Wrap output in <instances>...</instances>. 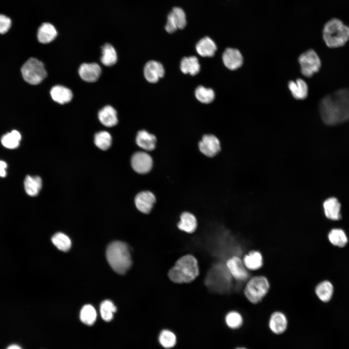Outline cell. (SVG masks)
Instances as JSON below:
<instances>
[{"label":"cell","instance_id":"cell-38","mask_svg":"<svg viewBox=\"0 0 349 349\" xmlns=\"http://www.w3.org/2000/svg\"><path fill=\"white\" fill-rule=\"evenodd\" d=\"M159 342L166 349H170L175 345L176 336L171 331L168 330H162L159 335Z\"/></svg>","mask_w":349,"mask_h":349},{"label":"cell","instance_id":"cell-31","mask_svg":"<svg viewBox=\"0 0 349 349\" xmlns=\"http://www.w3.org/2000/svg\"><path fill=\"white\" fill-rule=\"evenodd\" d=\"M195 96L197 99L201 103L208 104L214 100L215 93L212 89L200 85L196 88Z\"/></svg>","mask_w":349,"mask_h":349},{"label":"cell","instance_id":"cell-24","mask_svg":"<svg viewBox=\"0 0 349 349\" xmlns=\"http://www.w3.org/2000/svg\"><path fill=\"white\" fill-rule=\"evenodd\" d=\"M180 68L184 74L194 76L200 71V64L196 57L194 56L186 57L182 59Z\"/></svg>","mask_w":349,"mask_h":349},{"label":"cell","instance_id":"cell-30","mask_svg":"<svg viewBox=\"0 0 349 349\" xmlns=\"http://www.w3.org/2000/svg\"><path fill=\"white\" fill-rule=\"evenodd\" d=\"M21 139L20 133L16 130H13L2 136L1 138V143L5 147L14 149L19 146Z\"/></svg>","mask_w":349,"mask_h":349},{"label":"cell","instance_id":"cell-28","mask_svg":"<svg viewBox=\"0 0 349 349\" xmlns=\"http://www.w3.org/2000/svg\"><path fill=\"white\" fill-rule=\"evenodd\" d=\"M333 291V285L328 281H324L319 283L315 288L316 294L323 302H328L331 300Z\"/></svg>","mask_w":349,"mask_h":349},{"label":"cell","instance_id":"cell-14","mask_svg":"<svg viewBox=\"0 0 349 349\" xmlns=\"http://www.w3.org/2000/svg\"><path fill=\"white\" fill-rule=\"evenodd\" d=\"M288 320L286 315L282 312H272L269 320V327L271 331L276 334L283 333L287 329Z\"/></svg>","mask_w":349,"mask_h":349},{"label":"cell","instance_id":"cell-40","mask_svg":"<svg viewBox=\"0 0 349 349\" xmlns=\"http://www.w3.org/2000/svg\"><path fill=\"white\" fill-rule=\"evenodd\" d=\"M7 167V163L5 161L0 160V177H4L6 176Z\"/></svg>","mask_w":349,"mask_h":349},{"label":"cell","instance_id":"cell-42","mask_svg":"<svg viewBox=\"0 0 349 349\" xmlns=\"http://www.w3.org/2000/svg\"><path fill=\"white\" fill-rule=\"evenodd\" d=\"M235 349H246V348H244V347H238V348H237Z\"/></svg>","mask_w":349,"mask_h":349},{"label":"cell","instance_id":"cell-1","mask_svg":"<svg viewBox=\"0 0 349 349\" xmlns=\"http://www.w3.org/2000/svg\"><path fill=\"white\" fill-rule=\"evenodd\" d=\"M319 112L327 125H335L349 120V89L337 90L321 100Z\"/></svg>","mask_w":349,"mask_h":349},{"label":"cell","instance_id":"cell-12","mask_svg":"<svg viewBox=\"0 0 349 349\" xmlns=\"http://www.w3.org/2000/svg\"><path fill=\"white\" fill-rule=\"evenodd\" d=\"M143 74L147 81L155 83L164 76L165 70L161 63L151 60L145 63L143 68Z\"/></svg>","mask_w":349,"mask_h":349},{"label":"cell","instance_id":"cell-5","mask_svg":"<svg viewBox=\"0 0 349 349\" xmlns=\"http://www.w3.org/2000/svg\"><path fill=\"white\" fill-rule=\"evenodd\" d=\"M270 283L264 275H252L246 282L243 294L246 299L251 303L256 304L262 301L270 289Z\"/></svg>","mask_w":349,"mask_h":349},{"label":"cell","instance_id":"cell-6","mask_svg":"<svg viewBox=\"0 0 349 349\" xmlns=\"http://www.w3.org/2000/svg\"><path fill=\"white\" fill-rule=\"evenodd\" d=\"M21 72L24 79L32 85L41 82L47 75L43 63L34 58H30L23 64Z\"/></svg>","mask_w":349,"mask_h":349},{"label":"cell","instance_id":"cell-41","mask_svg":"<svg viewBox=\"0 0 349 349\" xmlns=\"http://www.w3.org/2000/svg\"><path fill=\"white\" fill-rule=\"evenodd\" d=\"M6 349H22V348L17 345L13 344L8 346Z\"/></svg>","mask_w":349,"mask_h":349},{"label":"cell","instance_id":"cell-15","mask_svg":"<svg viewBox=\"0 0 349 349\" xmlns=\"http://www.w3.org/2000/svg\"><path fill=\"white\" fill-rule=\"evenodd\" d=\"M224 65L231 70H236L240 67L243 63V57L240 52L236 48H227L222 56Z\"/></svg>","mask_w":349,"mask_h":349},{"label":"cell","instance_id":"cell-21","mask_svg":"<svg viewBox=\"0 0 349 349\" xmlns=\"http://www.w3.org/2000/svg\"><path fill=\"white\" fill-rule=\"evenodd\" d=\"M50 95L54 101L61 104L70 102L73 97L72 91L60 85H55L51 88Z\"/></svg>","mask_w":349,"mask_h":349},{"label":"cell","instance_id":"cell-17","mask_svg":"<svg viewBox=\"0 0 349 349\" xmlns=\"http://www.w3.org/2000/svg\"><path fill=\"white\" fill-rule=\"evenodd\" d=\"M101 73L100 67L95 63H82L79 69L80 78L83 80L89 82L96 81L99 78Z\"/></svg>","mask_w":349,"mask_h":349},{"label":"cell","instance_id":"cell-22","mask_svg":"<svg viewBox=\"0 0 349 349\" xmlns=\"http://www.w3.org/2000/svg\"><path fill=\"white\" fill-rule=\"evenodd\" d=\"M323 208L325 214L328 219L336 221L341 218V205L336 198L327 199L323 203Z\"/></svg>","mask_w":349,"mask_h":349},{"label":"cell","instance_id":"cell-39","mask_svg":"<svg viewBox=\"0 0 349 349\" xmlns=\"http://www.w3.org/2000/svg\"><path fill=\"white\" fill-rule=\"evenodd\" d=\"M12 24L10 18L4 15L0 14V33L4 34L11 28Z\"/></svg>","mask_w":349,"mask_h":349},{"label":"cell","instance_id":"cell-13","mask_svg":"<svg viewBox=\"0 0 349 349\" xmlns=\"http://www.w3.org/2000/svg\"><path fill=\"white\" fill-rule=\"evenodd\" d=\"M242 259L246 268L251 272L258 270L264 264L262 253L256 250L249 251L243 255Z\"/></svg>","mask_w":349,"mask_h":349},{"label":"cell","instance_id":"cell-9","mask_svg":"<svg viewBox=\"0 0 349 349\" xmlns=\"http://www.w3.org/2000/svg\"><path fill=\"white\" fill-rule=\"evenodd\" d=\"M186 25L187 17L184 10L181 7H174L167 15L164 28L167 32L172 33L178 29H183Z\"/></svg>","mask_w":349,"mask_h":349},{"label":"cell","instance_id":"cell-8","mask_svg":"<svg viewBox=\"0 0 349 349\" xmlns=\"http://www.w3.org/2000/svg\"><path fill=\"white\" fill-rule=\"evenodd\" d=\"M298 60L301 73L307 77H310L317 72L321 66L320 60L313 49H309L302 53Z\"/></svg>","mask_w":349,"mask_h":349},{"label":"cell","instance_id":"cell-35","mask_svg":"<svg viewBox=\"0 0 349 349\" xmlns=\"http://www.w3.org/2000/svg\"><path fill=\"white\" fill-rule=\"evenodd\" d=\"M94 142L96 146L99 149L106 150L111 146L112 138L109 132L106 131H102L95 134Z\"/></svg>","mask_w":349,"mask_h":349},{"label":"cell","instance_id":"cell-33","mask_svg":"<svg viewBox=\"0 0 349 349\" xmlns=\"http://www.w3.org/2000/svg\"><path fill=\"white\" fill-rule=\"evenodd\" d=\"M328 238L333 245L339 247L345 246L348 242L347 237L341 229H332L328 234Z\"/></svg>","mask_w":349,"mask_h":349},{"label":"cell","instance_id":"cell-36","mask_svg":"<svg viewBox=\"0 0 349 349\" xmlns=\"http://www.w3.org/2000/svg\"><path fill=\"white\" fill-rule=\"evenodd\" d=\"M96 318V313L94 307L90 305H84L80 312V319L84 324L92 325L95 322Z\"/></svg>","mask_w":349,"mask_h":349},{"label":"cell","instance_id":"cell-27","mask_svg":"<svg viewBox=\"0 0 349 349\" xmlns=\"http://www.w3.org/2000/svg\"><path fill=\"white\" fill-rule=\"evenodd\" d=\"M197 220L191 213L185 212L180 216V220L178 224L179 229L187 233L193 232L197 227Z\"/></svg>","mask_w":349,"mask_h":349},{"label":"cell","instance_id":"cell-10","mask_svg":"<svg viewBox=\"0 0 349 349\" xmlns=\"http://www.w3.org/2000/svg\"><path fill=\"white\" fill-rule=\"evenodd\" d=\"M131 164L133 169L139 174L149 172L153 165L151 157L145 152H137L131 158Z\"/></svg>","mask_w":349,"mask_h":349},{"label":"cell","instance_id":"cell-3","mask_svg":"<svg viewBox=\"0 0 349 349\" xmlns=\"http://www.w3.org/2000/svg\"><path fill=\"white\" fill-rule=\"evenodd\" d=\"M199 274L196 259L188 254L180 258L169 270L168 276L176 283H187L193 281Z\"/></svg>","mask_w":349,"mask_h":349},{"label":"cell","instance_id":"cell-16","mask_svg":"<svg viewBox=\"0 0 349 349\" xmlns=\"http://www.w3.org/2000/svg\"><path fill=\"white\" fill-rule=\"evenodd\" d=\"M156 202L154 194L149 191H143L137 194L135 198V204L137 208L141 212L149 213Z\"/></svg>","mask_w":349,"mask_h":349},{"label":"cell","instance_id":"cell-32","mask_svg":"<svg viewBox=\"0 0 349 349\" xmlns=\"http://www.w3.org/2000/svg\"><path fill=\"white\" fill-rule=\"evenodd\" d=\"M53 244L60 250L67 252L71 248V241L68 236L63 233L55 234L51 238Z\"/></svg>","mask_w":349,"mask_h":349},{"label":"cell","instance_id":"cell-34","mask_svg":"<svg viewBox=\"0 0 349 349\" xmlns=\"http://www.w3.org/2000/svg\"><path fill=\"white\" fill-rule=\"evenodd\" d=\"M225 321L227 326L232 329L239 328L243 324L242 315L238 311H229L225 316Z\"/></svg>","mask_w":349,"mask_h":349},{"label":"cell","instance_id":"cell-29","mask_svg":"<svg viewBox=\"0 0 349 349\" xmlns=\"http://www.w3.org/2000/svg\"><path fill=\"white\" fill-rule=\"evenodd\" d=\"M101 63L107 66L114 65L117 62V55L115 48L110 44H105L102 47Z\"/></svg>","mask_w":349,"mask_h":349},{"label":"cell","instance_id":"cell-7","mask_svg":"<svg viewBox=\"0 0 349 349\" xmlns=\"http://www.w3.org/2000/svg\"><path fill=\"white\" fill-rule=\"evenodd\" d=\"M226 267L236 281L245 283L252 276L251 272L245 267L242 258L237 255H233L228 258L225 262Z\"/></svg>","mask_w":349,"mask_h":349},{"label":"cell","instance_id":"cell-4","mask_svg":"<svg viewBox=\"0 0 349 349\" xmlns=\"http://www.w3.org/2000/svg\"><path fill=\"white\" fill-rule=\"evenodd\" d=\"M323 38L326 45L331 48L343 46L349 40V27L340 20L333 18L324 26Z\"/></svg>","mask_w":349,"mask_h":349},{"label":"cell","instance_id":"cell-18","mask_svg":"<svg viewBox=\"0 0 349 349\" xmlns=\"http://www.w3.org/2000/svg\"><path fill=\"white\" fill-rule=\"evenodd\" d=\"M195 49L201 56L212 57L217 50V46L209 37L206 36L201 39L196 44Z\"/></svg>","mask_w":349,"mask_h":349},{"label":"cell","instance_id":"cell-20","mask_svg":"<svg viewBox=\"0 0 349 349\" xmlns=\"http://www.w3.org/2000/svg\"><path fill=\"white\" fill-rule=\"evenodd\" d=\"M98 116L100 122L106 127H111L118 123L117 111L111 106L103 107L98 112Z\"/></svg>","mask_w":349,"mask_h":349},{"label":"cell","instance_id":"cell-11","mask_svg":"<svg viewBox=\"0 0 349 349\" xmlns=\"http://www.w3.org/2000/svg\"><path fill=\"white\" fill-rule=\"evenodd\" d=\"M199 148L201 152L208 157L216 155L221 150V144L219 139L214 135L206 134L203 136L199 143Z\"/></svg>","mask_w":349,"mask_h":349},{"label":"cell","instance_id":"cell-23","mask_svg":"<svg viewBox=\"0 0 349 349\" xmlns=\"http://www.w3.org/2000/svg\"><path fill=\"white\" fill-rule=\"evenodd\" d=\"M57 32L54 26L49 23L42 24L38 29L37 39L43 44L52 41L57 36Z\"/></svg>","mask_w":349,"mask_h":349},{"label":"cell","instance_id":"cell-37","mask_svg":"<svg viewBox=\"0 0 349 349\" xmlns=\"http://www.w3.org/2000/svg\"><path fill=\"white\" fill-rule=\"evenodd\" d=\"M117 310L116 306L110 300H105L100 304V311L102 318L106 321H110L113 318V313Z\"/></svg>","mask_w":349,"mask_h":349},{"label":"cell","instance_id":"cell-26","mask_svg":"<svg viewBox=\"0 0 349 349\" xmlns=\"http://www.w3.org/2000/svg\"><path fill=\"white\" fill-rule=\"evenodd\" d=\"M42 181L38 176L27 175L24 180V188L27 194L31 196L38 194L41 189Z\"/></svg>","mask_w":349,"mask_h":349},{"label":"cell","instance_id":"cell-25","mask_svg":"<svg viewBox=\"0 0 349 349\" xmlns=\"http://www.w3.org/2000/svg\"><path fill=\"white\" fill-rule=\"evenodd\" d=\"M288 86L293 96L297 99H304L308 95V86L302 79H298L295 81H290Z\"/></svg>","mask_w":349,"mask_h":349},{"label":"cell","instance_id":"cell-2","mask_svg":"<svg viewBox=\"0 0 349 349\" xmlns=\"http://www.w3.org/2000/svg\"><path fill=\"white\" fill-rule=\"evenodd\" d=\"M106 257L111 268L120 274H125L132 264L128 247L122 241H115L110 243L107 248Z\"/></svg>","mask_w":349,"mask_h":349},{"label":"cell","instance_id":"cell-19","mask_svg":"<svg viewBox=\"0 0 349 349\" xmlns=\"http://www.w3.org/2000/svg\"><path fill=\"white\" fill-rule=\"evenodd\" d=\"M157 139L155 136L145 130L138 132L136 138L137 144L146 151H152L156 146Z\"/></svg>","mask_w":349,"mask_h":349}]
</instances>
